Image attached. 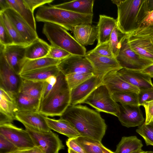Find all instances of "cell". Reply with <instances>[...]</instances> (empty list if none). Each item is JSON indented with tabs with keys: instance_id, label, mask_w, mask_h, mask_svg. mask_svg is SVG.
<instances>
[{
	"instance_id": "50",
	"label": "cell",
	"mask_w": 153,
	"mask_h": 153,
	"mask_svg": "<svg viewBox=\"0 0 153 153\" xmlns=\"http://www.w3.org/2000/svg\"><path fill=\"white\" fill-rule=\"evenodd\" d=\"M11 8L7 0H0V12Z\"/></svg>"
},
{
	"instance_id": "21",
	"label": "cell",
	"mask_w": 153,
	"mask_h": 153,
	"mask_svg": "<svg viewBox=\"0 0 153 153\" xmlns=\"http://www.w3.org/2000/svg\"><path fill=\"white\" fill-rule=\"evenodd\" d=\"M45 116L39 111H19L16 115V120L35 129L43 131L51 130L45 119Z\"/></svg>"
},
{
	"instance_id": "24",
	"label": "cell",
	"mask_w": 153,
	"mask_h": 153,
	"mask_svg": "<svg viewBox=\"0 0 153 153\" xmlns=\"http://www.w3.org/2000/svg\"><path fill=\"white\" fill-rule=\"evenodd\" d=\"M94 0H77L54 5L56 8L74 13L85 14H93Z\"/></svg>"
},
{
	"instance_id": "4",
	"label": "cell",
	"mask_w": 153,
	"mask_h": 153,
	"mask_svg": "<svg viewBox=\"0 0 153 153\" xmlns=\"http://www.w3.org/2000/svg\"><path fill=\"white\" fill-rule=\"evenodd\" d=\"M42 33L52 46L63 49L72 55L85 56L86 49L79 44L62 27L49 22H45Z\"/></svg>"
},
{
	"instance_id": "43",
	"label": "cell",
	"mask_w": 153,
	"mask_h": 153,
	"mask_svg": "<svg viewBox=\"0 0 153 153\" xmlns=\"http://www.w3.org/2000/svg\"><path fill=\"white\" fill-rule=\"evenodd\" d=\"M18 149L11 142L0 134V153H8Z\"/></svg>"
},
{
	"instance_id": "23",
	"label": "cell",
	"mask_w": 153,
	"mask_h": 153,
	"mask_svg": "<svg viewBox=\"0 0 153 153\" xmlns=\"http://www.w3.org/2000/svg\"><path fill=\"white\" fill-rule=\"evenodd\" d=\"M97 25L98 43L101 44L109 41L111 33L117 25V20L104 15H100Z\"/></svg>"
},
{
	"instance_id": "22",
	"label": "cell",
	"mask_w": 153,
	"mask_h": 153,
	"mask_svg": "<svg viewBox=\"0 0 153 153\" xmlns=\"http://www.w3.org/2000/svg\"><path fill=\"white\" fill-rule=\"evenodd\" d=\"M71 32L76 40L83 46L93 45L98 39L97 26L92 24L78 25Z\"/></svg>"
},
{
	"instance_id": "30",
	"label": "cell",
	"mask_w": 153,
	"mask_h": 153,
	"mask_svg": "<svg viewBox=\"0 0 153 153\" xmlns=\"http://www.w3.org/2000/svg\"><path fill=\"white\" fill-rule=\"evenodd\" d=\"M141 140L135 136L123 137L117 145L114 153H131L142 149Z\"/></svg>"
},
{
	"instance_id": "14",
	"label": "cell",
	"mask_w": 153,
	"mask_h": 153,
	"mask_svg": "<svg viewBox=\"0 0 153 153\" xmlns=\"http://www.w3.org/2000/svg\"><path fill=\"white\" fill-rule=\"evenodd\" d=\"M102 78L94 75L70 91V105L83 103L89 95L98 87L103 84Z\"/></svg>"
},
{
	"instance_id": "36",
	"label": "cell",
	"mask_w": 153,
	"mask_h": 153,
	"mask_svg": "<svg viewBox=\"0 0 153 153\" xmlns=\"http://www.w3.org/2000/svg\"><path fill=\"white\" fill-rule=\"evenodd\" d=\"M94 75L93 73H74L67 75L65 79L70 91Z\"/></svg>"
},
{
	"instance_id": "55",
	"label": "cell",
	"mask_w": 153,
	"mask_h": 153,
	"mask_svg": "<svg viewBox=\"0 0 153 153\" xmlns=\"http://www.w3.org/2000/svg\"><path fill=\"white\" fill-rule=\"evenodd\" d=\"M103 153H114V152L105 147L103 150Z\"/></svg>"
},
{
	"instance_id": "17",
	"label": "cell",
	"mask_w": 153,
	"mask_h": 153,
	"mask_svg": "<svg viewBox=\"0 0 153 153\" xmlns=\"http://www.w3.org/2000/svg\"><path fill=\"white\" fill-rule=\"evenodd\" d=\"M85 56L93 66L95 75L102 78L112 71H118L123 68L116 58L101 56L86 53Z\"/></svg>"
},
{
	"instance_id": "56",
	"label": "cell",
	"mask_w": 153,
	"mask_h": 153,
	"mask_svg": "<svg viewBox=\"0 0 153 153\" xmlns=\"http://www.w3.org/2000/svg\"><path fill=\"white\" fill-rule=\"evenodd\" d=\"M68 153H77L73 150L68 148Z\"/></svg>"
},
{
	"instance_id": "9",
	"label": "cell",
	"mask_w": 153,
	"mask_h": 153,
	"mask_svg": "<svg viewBox=\"0 0 153 153\" xmlns=\"http://www.w3.org/2000/svg\"><path fill=\"white\" fill-rule=\"evenodd\" d=\"M117 60L123 68L141 71L153 64V62L140 56L130 48L128 43L127 35L123 38Z\"/></svg>"
},
{
	"instance_id": "19",
	"label": "cell",
	"mask_w": 153,
	"mask_h": 153,
	"mask_svg": "<svg viewBox=\"0 0 153 153\" xmlns=\"http://www.w3.org/2000/svg\"><path fill=\"white\" fill-rule=\"evenodd\" d=\"M118 73L124 80L136 87L139 90L153 88L151 77L140 71L122 68L118 71Z\"/></svg>"
},
{
	"instance_id": "26",
	"label": "cell",
	"mask_w": 153,
	"mask_h": 153,
	"mask_svg": "<svg viewBox=\"0 0 153 153\" xmlns=\"http://www.w3.org/2000/svg\"><path fill=\"white\" fill-rule=\"evenodd\" d=\"M51 46L38 38L26 47L25 57L29 59H34L46 57Z\"/></svg>"
},
{
	"instance_id": "42",
	"label": "cell",
	"mask_w": 153,
	"mask_h": 153,
	"mask_svg": "<svg viewBox=\"0 0 153 153\" xmlns=\"http://www.w3.org/2000/svg\"><path fill=\"white\" fill-rule=\"evenodd\" d=\"M139 105H143L145 103L153 101V88L140 90L138 93Z\"/></svg>"
},
{
	"instance_id": "40",
	"label": "cell",
	"mask_w": 153,
	"mask_h": 153,
	"mask_svg": "<svg viewBox=\"0 0 153 153\" xmlns=\"http://www.w3.org/2000/svg\"><path fill=\"white\" fill-rule=\"evenodd\" d=\"M51 46L50 51L46 57L61 60L71 54L68 52L61 48Z\"/></svg>"
},
{
	"instance_id": "52",
	"label": "cell",
	"mask_w": 153,
	"mask_h": 153,
	"mask_svg": "<svg viewBox=\"0 0 153 153\" xmlns=\"http://www.w3.org/2000/svg\"><path fill=\"white\" fill-rule=\"evenodd\" d=\"M146 6L149 13L153 11V0H146Z\"/></svg>"
},
{
	"instance_id": "29",
	"label": "cell",
	"mask_w": 153,
	"mask_h": 153,
	"mask_svg": "<svg viewBox=\"0 0 153 153\" xmlns=\"http://www.w3.org/2000/svg\"><path fill=\"white\" fill-rule=\"evenodd\" d=\"M11 7L17 12L36 31V25L33 13L24 0H7Z\"/></svg>"
},
{
	"instance_id": "54",
	"label": "cell",
	"mask_w": 153,
	"mask_h": 153,
	"mask_svg": "<svg viewBox=\"0 0 153 153\" xmlns=\"http://www.w3.org/2000/svg\"><path fill=\"white\" fill-rule=\"evenodd\" d=\"M131 153H153L152 151H144L142 149H140Z\"/></svg>"
},
{
	"instance_id": "38",
	"label": "cell",
	"mask_w": 153,
	"mask_h": 153,
	"mask_svg": "<svg viewBox=\"0 0 153 153\" xmlns=\"http://www.w3.org/2000/svg\"><path fill=\"white\" fill-rule=\"evenodd\" d=\"M136 132L144 139L146 146H153V121L147 124L144 123L138 127Z\"/></svg>"
},
{
	"instance_id": "11",
	"label": "cell",
	"mask_w": 153,
	"mask_h": 153,
	"mask_svg": "<svg viewBox=\"0 0 153 153\" xmlns=\"http://www.w3.org/2000/svg\"><path fill=\"white\" fill-rule=\"evenodd\" d=\"M0 134L18 149L31 148L35 146L30 135L26 130L19 128L13 123L0 124Z\"/></svg>"
},
{
	"instance_id": "31",
	"label": "cell",
	"mask_w": 153,
	"mask_h": 153,
	"mask_svg": "<svg viewBox=\"0 0 153 153\" xmlns=\"http://www.w3.org/2000/svg\"><path fill=\"white\" fill-rule=\"evenodd\" d=\"M61 60L48 57L34 59H26L20 74L35 69L51 66L57 65Z\"/></svg>"
},
{
	"instance_id": "16",
	"label": "cell",
	"mask_w": 153,
	"mask_h": 153,
	"mask_svg": "<svg viewBox=\"0 0 153 153\" xmlns=\"http://www.w3.org/2000/svg\"><path fill=\"white\" fill-rule=\"evenodd\" d=\"M140 106L120 104L118 117L121 125L127 128L139 126L145 121Z\"/></svg>"
},
{
	"instance_id": "44",
	"label": "cell",
	"mask_w": 153,
	"mask_h": 153,
	"mask_svg": "<svg viewBox=\"0 0 153 153\" xmlns=\"http://www.w3.org/2000/svg\"><path fill=\"white\" fill-rule=\"evenodd\" d=\"M57 81L56 76H52L45 81L41 101L45 99L50 93Z\"/></svg>"
},
{
	"instance_id": "20",
	"label": "cell",
	"mask_w": 153,
	"mask_h": 153,
	"mask_svg": "<svg viewBox=\"0 0 153 153\" xmlns=\"http://www.w3.org/2000/svg\"><path fill=\"white\" fill-rule=\"evenodd\" d=\"M102 82L105 85L111 94L118 91H128L138 93L139 90L122 79L118 71H112L104 76Z\"/></svg>"
},
{
	"instance_id": "5",
	"label": "cell",
	"mask_w": 153,
	"mask_h": 153,
	"mask_svg": "<svg viewBox=\"0 0 153 153\" xmlns=\"http://www.w3.org/2000/svg\"><path fill=\"white\" fill-rule=\"evenodd\" d=\"M143 0H113L117 7V26L123 33L128 34L137 28L138 12Z\"/></svg>"
},
{
	"instance_id": "10",
	"label": "cell",
	"mask_w": 153,
	"mask_h": 153,
	"mask_svg": "<svg viewBox=\"0 0 153 153\" xmlns=\"http://www.w3.org/2000/svg\"><path fill=\"white\" fill-rule=\"evenodd\" d=\"M22 79L7 62L0 44V88L15 96L19 92Z\"/></svg>"
},
{
	"instance_id": "48",
	"label": "cell",
	"mask_w": 153,
	"mask_h": 153,
	"mask_svg": "<svg viewBox=\"0 0 153 153\" xmlns=\"http://www.w3.org/2000/svg\"><path fill=\"white\" fill-rule=\"evenodd\" d=\"M149 27H153V11L148 14L140 24L138 28Z\"/></svg>"
},
{
	"instance_id": "1",
	"label": "cell",
	"mask_w": 153,
	"mask_h": 153,
	"mask_svg": "<svg viewBox=\"0 0 153 153\" xmlns=\"http://www.w3.org/2000/svg\"><path fill=\"white\" fill-rule=\"evenodd\" d=\"M60 119L69 123L80 136L100 142L107 129L105 120L99 112L81 105H70Z\"/></svg>"
},
{
	"instance_id": "34",
	"label": "cell",
	"mask_w": 153,
	"mask_h": 153,
	"mask_svg": "<svg viewBox=\"0 0 153 153\" xmlns=\"http://www.w3.org/2000/svg\"><path fill=\"white\" fill-rule=\"evenodd\" d=\"M0 19L12 39L13 44L25 46L29 45L20 35L3 12H0Z\"/></svg>"
},
{
	"instance_id": "7",
	"label": "cell",
	"mask_w": 153,
	"mask_h": 153,
	"mask_svg": "<svg viewBox=\"0 0 153 153\" xmlns=\"http://www.w3.org/2000/svg\"><path fill=\"white\" fill-rule=\"evenodd\" d=\"M83 103L87 104L99 112H103L118 117L120 104L111 97L109 90L102 84L96 88L86 98Z\"/></svg>"
},
{
	"instance_id": "25",
	"label": "cell",
	"mask_w": 153,
	"mask_h": 153,
	"mask_svg": "<svg viewBox=\"0 0 153 153\" xmlns=\"http://www.w3.org/2000/svg\"><path fill=\"white\" fill-rule=\"evenodd\" d=\"M47 124L51 130L64 135L69 138L80 136L77 130L67 121L61 119L56 120L45 117Z\"/></svg>"
},
{
	"instance_id": "46",
	"label": "cell",
	"mask_w": 153,
	"mask_h": 153,
	"mask_svg": "<svg viewBox=\"0 0 153 153\" xmlns=\"http://www.w3.org/2000/svg\"><path fill=\"white\" fill-rule=\"evenodd\" d=\"M146 112L145 123L147 124L153 121V101L147 102L143 104Z\"/></svg>"
},
{
	"instance_id": "47",
	"label": "cell",
	"mask_w": 153,
	"mask_h": 153,
	"mask_svg": "<svg viewBox=\"0 0 153 153\" xmlns=\"http://www.w3.org/2000/svg\"><path fill=\"white\" fill-rule=\"evenodd\" d=\"M66 144L68 148L77 153H86L82 147L74 138H68L66 141Z\"/></svg>"
},
{
	"instance_id": "37",
	"label": "cell",
	"mask_w": 153,
	"mask_h": 153,
	"mask_svg": "<svg viewBox=\"0 0 153 153\" xmlns=\"http://www.w3.org/2000/svg\"><path fill=\"white\" fill-rule=\"evenodd\" d=\"M126 34L122 33L117 25L113 29L109 41L110 45L115 58L117 56L121 47V41Z\"/></svg>"
},
{
	"instance_id": "18",
	"label": "cell",
	"mask_w": 153,
	"mask_h": 153,
	"mask_svg": "<svg viewBox=\"0 0 153 153\" xmlns=\"http://www.w3.org/2000/svg\"><path fill=\"white\" fill-rule=\"evenodd\" d=\"M3 46V53L6 60L15 72L20 75L26 59L25 51L27 46L14 44Z\"/></svg>"
},
{
	"instance_id": "27",
	"label": "cell",
	"mask_w": 153,
	"mask_h": 153,
	"mask_svg": "<svg viewBox=\"0 0 153 153\" xmlns=\"http://www.w3.org/2000/svg\"><path fill=\"white\" fill-rule=\"evenodd\" d=\"M60 71L57 65L35 69L20 74L23 78L33 81H45L51 76H56Z\"/></svg>"
},
{
	"instance_id": "8",
	"label": "cell",
	"mask_w": 153,
	"mask_h": 153,
	"mask_svg": "<svg viewBox=\"0 0 153 153\" xmlns=\"http://www.w3.org/2000/svg\"><path fill=\"white\" fill-rule=\"evenodd\" d=\"M26 130L30 135L35 146L44 153H59L65 146L58 135L49 131H39L26 125Z\"/></svg>"
},
{
	"instance_id": "45",
	"label": "cell",
	"mask_w": 153,
	"mask_h": 153,
	"mask_svg": "<svg viewBox=\"0 0 153 153\" xmlns=\"http://www.w3.org/2000/svg\"><path fill=\"white\" fill-rule=\"evenodd\" d=\"M31 11L33 13L35 9L46 4L52 2L53 0H24Z\"/></svg>"
},
{
	"instance_id": "49",
	"label": "cell",
	"mask_w": 153,
	"mask_h": 153,
	"mask_svg": "<svg viewBox=\"0 0 153 153\" xmlns=\"http://www.w3.org/2000/svg\"><path fill=\"white\" fill-rule=\"evenodd\" d=\"M140 71L142 73L149 75L151 78H153V64L148 66Z\"/></svg>"
},
{
	"instance_id": "2",
	"label": "cell",
	"mask_w": 153,
	"mask_h": 153,
	"mask_svg": "<svg viewBox=\"0 0 153 153\" xmlns=\"http://www.w3.org/2000/svg\"><path fill=\"white\" fill-rule=\"evenodd\" d=\"M93 16V14L77 13L52 5L39 7L36 14L37 22L53 23L71 31L78 25L92 24Z\"/></svg>"
},
{
	"instance_id": "28",
	"label": "cell",
	"mask_w": 153,
	"mask_h": 153,
	"mask_svg": "<svg viewBox=\"0 0 153 153\" xmlns=\"http://www.w3.org/2000/svg\"><path fill=\"white\" fill-rule=\"evenodd\" d=\"M44 84V81L31 80L22 78L19 92L41 101Z\"/></svg>"
},
{
	"instance_id": "51",
	"label": "cell",
	"mask_w": 153,
	"mask_h": 153,
	"mask_svg": "<svg viewBox=\"0 0 153 153\" xmlns=\"http://www.w3.org/2000/svg\"><path fill=\"white\" fill-rule=\"evenodd\" d=\"M33 148L25 149H19L8 153H31Z\"/></svg>"
},
{
	"instance_id": "32",
	"label": "cell",
	"mask_w": 153,
	"mask_h": 153,
	"mask_svg": "<svg viewBox=\"0 0 153 153\" xmlns=\"http://www.w3.org/2000/svg\"><path fill=\"white\" fill-rule=\"evenodd\" d=\"M19 111H39L40 100L19 92L15 95Z\"/></svg>"
},
{
	"instance_id": "12",
	"label": "cell",
	"mask_w": 153,
	"mask_h": 153,
	"mask_svg": "<svg viewBox=\"0 0 153 153\" xmlns=\"http://www.w3.org/2000/svg\"><path fill=\"white\" fill-rule=\"evenodd\" d=\"M57 66L59 71L65 76L78 73H91L95 75L93 66L85 56L71 54L61 60Z\"/></svg>"
},
{
	"instance_id": "13",
	"label": "cell",
	"mask_w": 153,
	"mask_h": 153,
	"mask_svg": "<svg viewBox=\"0 0 153 153\" xmlns=\"http://www.w3.org/2000/svg\"><path fill=\"white\" fill-rule=\"evenodd\" d=\"M0 125L13 123L19 111L15 96L0 88Z\"/></svg>"
},
{
	"instance_id": "6",
	"label": "cell",
	"mask_w": 153,
	"mask_h": 153,
	"mask_svg": "<svg viewBox=\"0 0 153 153\" xmlns=\"http://www.w3.org/2000/svg\"><path fill=\"white\" fill-rule=\"evenodd\" d=\"M127 35L131 49L142 57L153 62V27L138 28Z\"/></svg>"
},
{
	"instance_id": "33",
	"label": "cell",
	"mask_w": 153,
	"mask_h": 153,
	"mask_svg": "<svg viewBox=\"0 0 153 153\" xmlns=\"http://www.w3.org/2000/svg\"><path fill=\"white\" fill-rule=\"evenodd\" d=\"M86 153H103L105 147L101 142L92 138L80 136L74 138Z\"/></svg>"
},
{
	"instance_id": "53",
	"label": "cell",
	"mask_w": 153,
	"mask_h": 153,
	"mask_svg": "<svg viewBox=\"0 0 153 153\" xmlns=\"http://www.w3.org/2000/svg\"><path fill=\"white\" fill-rule=\"evenodd\" d=\"M31 153H44L39 148L36 146L33 148Z\"/></svg>"
},
{
	"instance_id": "15",
	"label": "cell",
	"mask_w": 153,
	"mask_h": 153,
	"mask_svg": "<svg viewBox=\"0 0 153 153\" xmlns=\"http://www.w3.org/2000/svg\"><path fill=\"white\" fill-rule=\"evenodd\" d=\"M3 12L29 45L39 38L36 31L34 30L27 22L13 9L9 8Z\"/></svg>"
},
{
	"instance_id": "41",
	"label": "cell",
	"mask_w": 153,
	"mask_h": 153,
	"mask_svg": "<svg viewBox=\"0 0 153 153\" xmlns=\"http://www.w3.org/2000/svg\"><path fill=\"white\" fill-rule=\"evenodd\" d=\"M0 44L4 46L13 44L12 39L0 19Z\"/></svg>"
},
{
	"instance_id": "3",
	"label": "cell",
	"mask_w": 153,
	"mask_h": 153,
	"mask_svg": "<svg viewBox=\"0 0 153 153\" xmlns=\"http://www.w3.org/2000/svg\"><path fill=\"white\" fill-rule=\"evenodd\" d=\"M70 90L67 82L57 80L52 90L40 102L39 111L46 117H61L70 105Z\"/></svg>"
},
{
	"instance_id": "35",
	"label": "cell",
	"mask_w": 153,
	"mask_h": 153,
	"mask_svg": "<svg viewBox=\"0 0 153 153\" xmlns=\"http://www.w3.org/2000/svg\"><path fill=\"white\" fill-rule=\"evenodd\" d=\"M111 96L117 102L126 105H139L137 93L128 91H118L112 93Z\"/></svg>"
},
{
	"instance_id": "39",
	"label": "cell",
	"mask_w": 153,
	"mask_h": 153,
	"mask_svg": "<svg viewBox=\"0 0 153 153\" xmlns=\"http://www.w3.org/2000/svg\"><path fill=\"white\" fill-rule=\"evenodd\" d=\"M87 53L101 56L114 57L109 41L97 45L94 49L88 51Z\"/></svg>"
}]
</instances>
